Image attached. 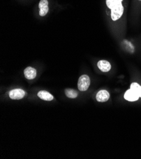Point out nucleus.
Masks as SVG:
<instances>
[{
  "instance_id": "obj_10",
  "label": "nucleus",
  "mask_w": 141,
  "mask_h": 159,
  "mask_svg": "<svg viewBox=\"0 0 141 159\" xmlns=\"http://www.w3.org/2000/svg\"><path fill=\"white\" fill-rule=\"evenodd\" d=\"M65 94L69 98H76L78 97V92L73 89H67L65 91Z\"/></svg>"
},
{
  "instance_id": "obj_2",
  "label": "nucleus",
  "mask_w": 141,
  "mask_h": 159,
  "mask_svg": "<svg viewBox=\"0 0 141 159\" xmlns=\"http://www.w3.org/2000/svg\"><path fill=\"white\" fill-rule=\"evenodd\" d=\"M90 84V78L87 75H81L78 81V89L81 91H85L87 90Z\"/></svg>"
},
{
  "instance_id": "obj_12",
  "label": "nucleus",
  "mask_w": 141,
  "mask_h": 159,
  "mask_svg": "<svg viewBox=\"0 0 141 159\" xmlns=\"http://www.w3.org/2000/svg\"><path fill=\"white\" fill-rule=\"evenodd\" d=\"M139 1H141V0H139Z\"/></svg>"
},
{
  "instance_id": "obj_11",
  "label": "nucleus",
  "mask_w": 141,
  "mask_h": 159,
  "mask_svg": "<svg viewBox=\"0 0 141 159\" xmlns=\"http://www.w3.org/2000/svg\"><path fill=\"white\" fill-rule=\"evenodd\" d=\"M130 89L134 90L139 95V97L141 98V86L139 84L136 83H132L130 86Z\"/></svg>"
},
{
  "instance_id": "obj_6",
  "label": "nucleus",
  "mask_w": 141,
  "mask_h": 159,
  "mask_svg": "<svg viewBox=\"0 0 141 159\" xmlns=\"http://www.w3.org/2000/svg\"><path fill=\"white\" fill-rule=\"evenodd\" d=\"M24 76L29 80H33L37 75L36 70L32 67H27L24 71Z\"/></svg>"
},
{
  "instance_id": "obj_5",
  "label": "nucleus",
  "mask_w": 141,
  "mask_h": 159,
  "mask_svg": "<svg viewBox=\"0 0 141 159\" xmlns=\"http://www.w3.org/2000/svg\"><path fill=\"white\" fill-rule=\"evenodd\" d=\"M125 99L129 102H135L140 98L139 95L132 89H130L125 92L124 94Z\"/></svg>"
},
{
  "instance_id": "obj_8",
  "label": "nucleus",
  "mask_w": 141,
  "mask_h": 159,
  "mask_svg": "<svg viewBox=\"0 0 141 159\" xmlns=\"http://www.w3.org/2000/svg\"><path fill=\"white\" fill-rule=\"evenodd\" d=\"M96 98L99 102H107L109 98V93L106 90H101L97 93Z\"/></svg>"
},
{
  "instance_id": "obj_1",
  "label": "nucleus",
  "mask_w": 141,
  "mask_h": 159,
  "mask_svg": "<svg viewBox=\"0 0 141 159\" xmlns=\"http://www.w3.org/2000/svg\"><path fill=\"white\" fill-rule=\"evenodd\" d=\"M123 0H106V5L110 10L111 18L113 21H117L122 17L124 13Z\"/></svg>"
},
{
  "instance_id": "obj_7",
  "label": "nucleus",
  "mask_w": 141,
  "mask_h": 159,
  "mask_svg": "<svg viewBox=\"0 0 141 159\" xmlns=\"http://www.w3.org/2000/svg\"><path fill=\"white\" fill-rule=\"evenodd\" d=\"M98 67L103 72H108L112 69L110 63L106 60H100L98 62Z\"/></svg>"
},
{
  "instance_id": "obj_3",
  "label": "nucleus",
  "mask_w": 141,
  "mask_h": 159,
  "mask_svg": "<svg viewBox=\"0 0 141 159\" xmlns=\"http://www.w3.org/2000/svg\"><path fill=\"white\" fill-rule=\"evenodd\" d=\"M39 15L41 17H44L49 12V2L48 0H40L38 5Z\"/></svg>"
},
{
  "instance_id": "obj_4",
  "label": "nucleus",
  "mask_w": 141,
  "mask_h": 159,
  "mask_svg": "<svg viewBox=\"0 0 141 159\" xmlns=\"http://www.w3.org/2000/svg\"><path fill=\"white\" fill-rule=\"evenodd\" d=\"M25 95V92L21 89H14L10 91L9 97L12 100H20Z\"/></svg>"
},
{
  "instance_id": "obj_9",
  "label": "nucleus",
  "mask_w": 141,
  "mask_h": 159,
  "mask_svg": "<svg viewBox=\"0 0 141 159\" xmlns=\"http://www.w3.org/2000/svg\"><path fill=\"white\" fill-rule=\"evenodd\" d=\"M37 96L39 98L44 101H52L54 98L53 95L49 92L46 91H41L37 93Z\"/></svg>"
}]
</instances>
